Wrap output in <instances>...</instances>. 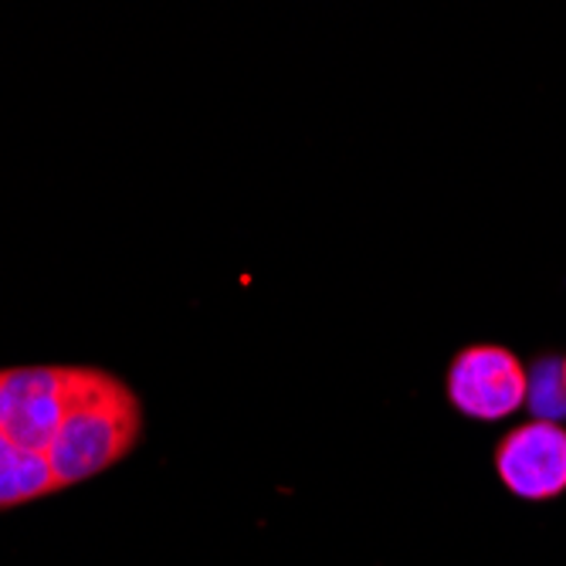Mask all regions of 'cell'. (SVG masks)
Instances as JSON below:
<instances>
[{"label": "cell", "mask_w": 566, "mask_h": 566, "mask_svg": "<svg viewBox=\"0 0 566 566\" xmlns=\"http://www.w3.org/2000/svg\"><path fill=\"white\" fill-rule=\"evenodd\" d=\"M448 403L472 421H502L526 403L530 377L505 346H469L448 367Z\"/></svg>", "instance_id": "obj_2"}, {"label": "cell", "mask_w": 566, "mask_h": 566, "mask_svg": "<svg viewBox=\"0 0 566 566\" xmlns=\"http://www.w3.org/2000/svg\"><path fill=\"white\" fill-rule=\"evenodd\" d=\"M563 384H566V359H563Z\"/></svg>", "instance_id": "obj_5"}, {"label": "cell", "mask_w": 566, "mask_h": 566, "mask_svg": "<svg viewBox=\"0 0 566 566\" xmlns=\"http://www.w3.org/2000/svg\"><path fill=\"white\" fill-rule=\"evenodd\" d=\"M526 377H530L526 403L533 410V421H553V424H559V418H566L563 359H553V356L536 359V367Z\"/></svg>", "instance_id": "obj_4"}, {"label": "cell", "mask_w": 566, "mask_h": 566, "mask_svg": "<svg viewBox=\"0 0 566 566\" xmlns=\"http://www.w3.org/2000/svg\"><path fill=\"white\" fill-rule=\"evenodd\" d=\"M143 400L92 364L0 367V512L75 489L129 458Z\"/></svg>", "instance_id": "obj_1"}, {"label": "cell", "mask_w": 566, "mask_h": 566, "mask_svg": "<svg viewBox=\"0 0 566 566\" xmlns=\"http://www.w3.org/2000/svg\"><path fill=\"white\" fill-rule=\"evenodd\" d=\"M502 485L526 502H546L566 492V428L526 421L512 428L495 451Z\"/></svg>", "instance_id": "obj_3"}]
</instances>
